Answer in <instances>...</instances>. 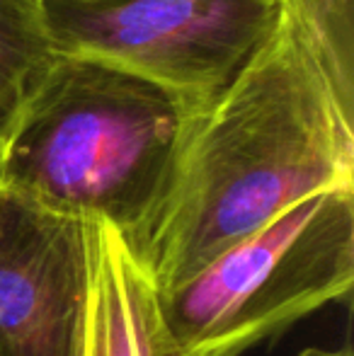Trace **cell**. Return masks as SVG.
I'll use <instances>...</instances> for the list:
<instances>
[{
	"label": "cell",
	"instance_id": "obj_1",
	"mask_svg": "<svg viewBox=\"0 0 354 356\" xmlns=\"http://www.w3.org/2000/svg\"><path fill=\"white\" fill-rule=\"evenodd\" d=\"M325 189H354V114L279 5L267 42L194 114L166 192L129 250L163 293Z\"/></svg>",
	"mask_w": 354,
	"mask_h": 356
},
{
	"label": "cell",
	"instance_id": "obj_2",
	"mask_svg": "<svg viewBox=\"0 0 354 356\" xmlns=\"http://www.w3.org/2000/svg\"><path fill=\"white\" fill-rule=\"evenodd\" d=\"M194 114L138 75L56 54L0 138V187L56 213L109 223L131 248Z\"/></svg>",
	"mask_w": 354,
	"mask_h": 356
},
{
	"label": "cell",
	"instance_id": "obj_3",
	"mask_svg": "<svg viewBox=\"0 0 354 356\" xmlns=\"http://www.w3.org/2000/svg\"><path fill=\"white\" fill-rule=\"evenodd\" d=\"M354 282V189L301 199L211 264L158 293L168 356H243Z\"/></svg>",
	"mask_w": 354,
	"mask_h": 356
},
{
	"label": "cell",
	"instance_id": "obj_4",
	"mask_svg": "<svg viewBox=\"0 0 354 356\" xmlns=\"http://www.w3.org/2000/svg\"><path fill=\"white\" fill-rule=\"evenodd\" d=\"M279 22V0H44L54 51L129 71L204 109Z\"/></svg>",
	"mask_w": 354,
	"mask_h": 356
},
{
	"label": "cell",
	"instance_id": "obj_5",
	"mask_svg": "<svg viewBox=\"0 0 354 356\" xmlns=\"http://www.w3.org/2000/svg\"><path fill=\"white\" fill-rule=\"evenodd\" d=\"M88 228L0 187V356H81Z\"/></svg>",
	"mask_w": 354,
	"mask_h": 356
},
{
	"label": "cell",
	"instance_id": "obj_6",
	"mask_svg": "<svg viewBox=\"0 0 354 356\" xmlns=\"http://www.w3.org/2000/svg\"><path fill=\"white\" fill-rule=\"evenodd\" d=\"M90 286L81 356H168L158 291L124 235L86 220Z\"/></svg>",
	"mask_w": 354,
	"mask_h": 356
},
{
	"label": "cell",
	"instance_id": "obj_7",
	"mask_svg": "<svg viewBox=\"0 0 354 356\" xmlns=\"http://www.w3.org/2000/svg\"><path fill=\"white\" fill-rule=\"evenodd\" d=\"M54 58L44 0H0V138Z\"/></svg>",
	"mask_w": 354,
	"mask_h": 356
},
{
	"label": "cell",
	"instance_id": "obj_8",
	"mask_svg": "<svg viewBox=\"0 0 354 356\" xmlns=\"http://www.w3.org/2000/svg\"><path fill=\"white\" fill-rule=\"evenodd\" d=\"M318 58L340 104L354 114V0H279Z\"/></svg>",
	"mask_w": 354,
	"mask_h": 356
},
{
	"label": "cell",
	"instance_id": "obj_9",
	"mask_svg": "<svg viewBox=\"0 0 354 356\" xmlns=\"http://www.w3.org/2000/svg\"><path fill=\"white\" fill-rule=\"evenodd\" d=\"M301 356H352L350 347H342V349H323V347H308L303 349Z\"/></svg>",
	"mask_w": 354,
	"mask_h": 356
}]
</instances>
